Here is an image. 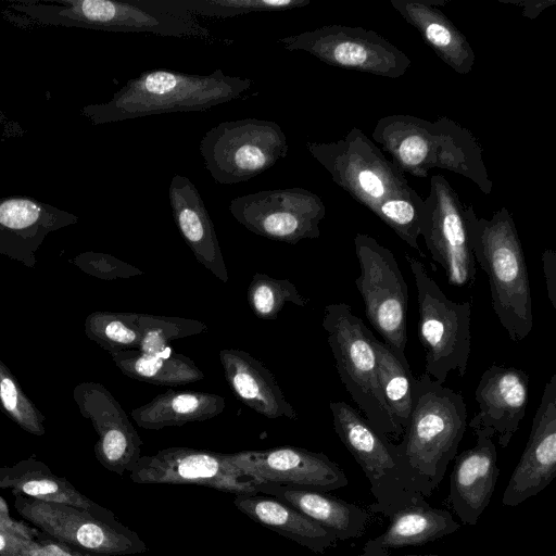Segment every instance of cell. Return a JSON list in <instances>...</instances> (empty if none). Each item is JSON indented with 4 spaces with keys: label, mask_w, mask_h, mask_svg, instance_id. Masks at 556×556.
Listing matches in <instances>:
<instances>
[{
    "label": "cell",
    "mask_w": 556,
    "mask_h": 556,
    "mask_svg": "<svg viewBox=\"0 0 556 556\" xmlns=\"http://www.w3.org/2000/svg\"><path fill=\"white\" fill-rule=\"evenodd\" d=\"M0 410L26 432L37 437L46 433L45 415L23 391L17 378L1 358Z\"/></svg>",
    "instance_id": "obj_37"
},
{
    "label": "cell",
    "mask_w": 556,
    "mask_h": 556,
    "mask_svg": "<svg viewBox=\"0 0 556 556\" xmlns=\"http://www.w3.org/2000/svg\"><path fill=\"white\" fill-rule=\"evenodd\" d=\"M141 341L138 351L159 357H170L175 351L169 342L175 339L203 333L204 323L184 317L140 314Z\"/></svg>",
    "instance_id": "obj_34"
},
{
    "label": "cell",
    "mask_w": 556,
    "mask_h": 556,
    "mask_svg": "<svg viewBox=\"0 0 556 556\" xmlns=\"http://www.w3.org/2000/svg\"><path fill=\"white\" fill-rule=\"evenodd\" d=\"M252 85L250 78L229 76L222 70L198 75L157 68L128 79L111 100L87 104L80 114L92 125H103L156 114L202 112L247 99Z\"/></svg>",
    "instance_id": "obj_2"
},
{
    "label": "cell",
    "mask_w": 556,
    "mask_h": 556,
    "mask_svg": "<svg viewBox=\"0 0 556 556\" xmlns=\"http://www.w3.org/2000/svg\"><path fill=\"white\" fill-rule=\"evenodd\" d=\"M554 556H556V555H554Z\"/></svg>",
    "instance_id": "obj_47"
},
{
    "label": "cell",
    "mask_w": 556,
    "mask_h": 556,
    "mask_svg": "<svg viewBox=\"0 0 556 556\" xmlns=\"http://www.w3.org/2000/svg\"><path fill=\"white\" fill-rule=\"evenodd\" d=\"M476 443L455 456L448 500L464 525L475 526L495 491L500 475L497 451L491 437L473 431Z\"/></svg>",
    "instance_id": "obj_22"
},
{
    "label": "cell",
    "mask_w": 556,
    "mask_h": 556,
    "mask_svg": "<svg viewBox=\"0 0 556 556\" xmlns=\"http://www.w3.org/2000/svg\"><path fill=\"white\" fill-rule=\"evenodd\" d=\"M248 300L254 314L262 319H275L286 303L306 306L308 299L287 279L255 273L248 288Z\"/></svg>",
    "instance_id": "obj_38"
},
{
    "label": "cell",
    "mask_w": 556,
    "mask_h": 556,
    "mask_svg": "<svg viewBox=\"0 0 556 556\" xmlns=\"http://www.w3.org/2000/svg\"><path fill=\"white\" fill-rule=\"evenodd\" d=\"M530 378L526 371L492 364L483 371L475 391L479 407L469 427L497 437L501 447H507L525 417L529 400Z\"/></svg>",
    "instance_id": "obj_20"
},
{
    "label": "cell",
    "mask_w": 556,
    "mask_h": 556,
    "mask_svg": "<svg viewBox=\"0 0 556 556\" xmlns=\"http://www.w3.org/2000/svg\"><path fill=\"white\" fill-rule=\"evenodd\" d=\"M116 367L127 377L155 386L177 387L204 379L203 371L188 356L175 352L159 357L127 350L110 353Z\"/></svg>",
    "instance_id": "obj_31"
},
{
    "label": "cell",
    "mask_w": 556,
    "mask_h": 556,
    "mask_svg": "<svg viewBox=\"0 0 556 556\" xmlns=\"http://www.w3.org/2000/svg\"><path fill=\"white\" fill-rule=\"evenodd\" d=\"M542 263L547 296L553 308H556V252L552 249L544 250L542 253Z\"/></svg>",
    "instance_id": "obj_43"
},
{
    "label": "cell",
    "mask_w": 556,
    "mask_h": 556,
    "mask_svg": "<svg viewBox=\"0 0 556 556\" xmlns=\"http://www.w3.org/2000/svg\"><path fill=\"white\" fill-rule=\"evenodd\" d=\"M378 377L383 399L391 410L394 424L403 435L414 406V381L406 357L400 356L384 342L372 338Z\"/></svg>",
    "instance_id": "obj_32"
},
{
    "label": "cell",
    "mask_w": 556,
    "mask_h": 556,
    "mask_svg": "<svg viewBox=\"0 0 556 556\" xmlns=\"http://www.w3.org/2000/svg\"><path fill=\"white\" fill-rule=\"evenodd\" d=\"M0 529L10 530L17 533H21L30 539L39 538L42 532L38 530L36 527H30L29 525L13 519L10 516L9 507L7 502L0 496Z\"/></svg>",
    "instance_id": "obj_42"
},
{
    "label": "cell",
    "mask_w": 556,
    "mask_h": 556,
    "mask_svg": "<svg viewBox=\"0 0 556 556\" xmlns=\"http://www.w3.org/2000/svg\"><path fill=\"white\" fill-rule=\"evenodd\" d=\"M73 399L98 434L93 448L98 462L119 476L130 472L142 456L143 442L117 400L98 382L78 383Z\"/></svg>",
    "instance_id": "obj_17"
},
{
    "label": "cell",
    "mask_w": 556,
    "mask_h": 556,
    "mask_svg": "<svg viewBox=\"0 0 556 556\" xmlns=\"http://www.w3.org/2000/svg\"><path fill=\"white\" fill-rule=\"evenodd\" d=\"M256 492L270 495L295 508L331 532L338 541L357 539L366 532L368 513L361 506L314 489L258 482Z\"/></svg>",
    "instance_id": "obj_24"
},
{
    "label": "cell",
    "mask_w": 556,
    "mask_h": 556,
    "mask_svg": "<svg viewBox=\"0 0 556 556\" xmlns=\"http://www.w3.org/2000/svg\"><path fill=\"white\" fill-rule=\"evenodd\" d=\"M139 313L96 311L85 319V333L109 354L138 350L141 341Z\"/></svg>",
    "instance_id": "obj_33"
},
{
    "label": "cell",
    "mask_w": 556,
    "mask_h": 556,
    "mask_svg": "<svg viewBox=\"0 0 556 556\" xmlns=\"http://www.w3.org/2000/svg\"><path fill=\"white\" fill-rule=\"evenodd\" d=\"M469 206L442 175L430 179L424 199L420 236L434 262L445 271L451 286L466 287L476 281L477 267L469 237Z\"/></svg>",
    "instance_id": "obj_14"
},
{
    "label": "cell",
    "mask_w": 556,
    "mask_h": 556,
    "mask_svg": "<svg viewBox=\"0 0 556 556\" xmlns=\"http://www.w3.org/2000/svg\"><path fill=\"white\" fill-rule=\"evenodd\" d=\"M354 247L361 268L355 285L365 315L384 343L406 357L408 288L394 254L366 233L355 236Z\"/></svg>",
    "instance_id": "obj_11"
},
{
    "label": "cell",
    "mask_w": 556,
    "mask_h": 556,
    "mask_svg": "<svg viewBox=\"0 0 556 556\" xmlns=\"http://www.w3.org/2000/svg\"><path fill=\"white\" fill-rule=\"evenodd\" d=\"M235 506L263 527L315 552L333 547L337 538L288 504L263 493L236 494Z\"/></svg>",
    "instance_id": "obj_29"
},
{
    "label": "cell",
    "mask_w": 556,
    "mask_h": 556,
    "mask_svg": "<svg viewBox=\"0 0 556 556\" xmlns=\"http://www.w3.org/2000/svg\"><path fill=\"white\" fill-rule=\"evenodd\" d=\"M417 289L418 338L425 374L444 383L451 371L464 377L471 352L470 301L454 302L428 275L421 262L405 254Z\"/></svg>",
    "instance_id": "obj_7"
},
{
    "label": "cell",
    "mask_w": 556,
    "mask_h": 556,
    "mask_svg": "<svg viewBox=\"0 0 556 556\" xmlns=\"http://www.w3.org/2000/svg\"><path fill=\"white\" fill-rule=\"evenodd\" d=\"M180 10L211 18H229L252 12H280L303 8L309 0H162Z\"/></svg>",
    "instance_id": "obj_36"
},
{
    "label": "cell",
    "mask_w": 556,
    "mask_h": 556,
    "mask_svg": "<svg viewBox=\"0 0 556 556\" xmlns=\"http://www.w3.org/2000/svg\"><path fill=\"white\" fill-rule=\"evenodd\" d=\"M199 150L215 182L235 185L273 167L289 146L276 122L249 117L217 124L204 134Z\"/></svg>",
    "instance_id": "obj_9"
},
{
    "label": "cell",
    "mask_w": 556,
    "mask_h": 556,
    "mask_svg": "<svg viewBox=\"0 0 556 556\" xmlns=\"http://www.w3.org/2000/svg\"><path fill=\"white\" fill-rule=\"evenodd\" d=\"M78 216L27 195L0 198V254L29 268L46 237L78 223Z\"/></svg>",
    "instance_id": "obj_21"
},
{
    "label": "cell",
    "mask_w": 556,
    "mask_h": 556,
    "mask_svg": "<svg viewBox=\"0 0 556 556\" xmlns=\"http://www.w3.org/2000/svg\"><path fill=\"white\" fill-rule=\"evenodd\" d=\"M556 476V375L546 382L526 447L503 492L517 506L546 489Z\"/></svg>",
    "instance_id": "obj_19"
},
{
    "label": "cell",
    "mask_w": 556,
    "mask_h": 556,
    "mask_svg": "<svg viewBox=\"0 0 556 556\" xmlns=\"http://www.w3.org/2000/svg\"><path fill=\"white\" fill-rule=\"evenodd\" d=\"M448 0H391L433 52L458 74H468L476 55L465 35L440 9Z\"/></svg>",
    "instance_id": "obj_27"
},
{
    "label": "cell",
    "mask_w": 556,
    "mask_h": 556,
    "mask_svg": "<svg viewBox=\"0 0 556 556\" xmlns=\"http://www.w3.org/2000/svg\"><path fill=\"white\" fill-rule=\"evenodd\" d=\"M329 407L334 432L369 481L375 497L370 511L390 517L418 494L397 444L350 404L330 402Z\"/></svg>",
    "instance_id": "obj_8"
},
{
    "label": "cell",
    "mask_w": 556,
    "mask_h": 556,
    "mask_svg": "<svg viewBox=\"0 0 556 556\" xmlns=\"http://www.w3.org/2000/svg\"><path fill=\"white\" fill-rule=\"evenodd\" d=\"M277 42L287 51H305L331 66L388 78H400L412 63L383 36L362 26L325 25Z\"/></svg>",
    "instance_id": "obj_13"
},
{
    "label": "cell",
    "mask_w": 556,
    "mask_h": 556,
    "mask_svg": "<svg viewBox=\"0 0 556 556\" xmlns=\"http://www.w3.org/2000/svg\"><path fill=\"white\" fill-rule=\"evenodd\" d=\"M71 262L85 274L103 280L125 279L143 274L139 268L101 252H83Z\"/></svg>",
    "instance_id": "obj_39"
},
{
    "label": "cell",
    "mask_w": 556,
    "mask_h": 556,
    "mask_svg": "<svg viewBox=\"0 0 556 556\" xmlns=\"http://www.w3.org/2000/svg\"><path fill=\"white\" fill-rule=\"evenodd\" d=\"M35 540L14 531L0 529V556H17Z\"/></svg>",
    "instance_id": "obj_41"
},
{
    "label": "cell",
    "mask_w": 556,
    "mask_h": 556,
    "mask_svg": "<svg viewBox=\"0 0 556 556\" xmlns=\"http://www.w3.org/2000/svg\"><path fill=\"white\" fill-rule=\"evenodd\" d=\"M225 406V399L218 394L167 390L134 408L130 416L146 430H161L165 427L208 420L222 414Z\"/></svg>",
    "instance_id": "obj_30"
},
{
    "label": "cell",
    "mask_w": 556,
    "mask_h": 556,
    "mask_svg": "<svg viewBox=\"0 0 556 556\" xmlns=\"http://www.w3.org/2000/svg\"><path fill=\"white\" fill-rule=\"evenodd\" d=\"M358 556H393V555H390L389 553L388 554H381V555H369V554L362 553ZM396 556H438V555H434V554H424V555H396Z\"/></svg>",
    "instance_id": "obj_46"
},
{
    "label": "cell",
    "mask_w": 556,
    "mask_h": 556,
    "mask_svg": "<svg viewBox=\"0 0 556 556\" xmlns=\"http://www.w3.org/2000/svg\"><path fill=\"white\" fill-rule=\"evenodd\" d=\"M129 477L139 484H194L233 495L256 492L258 483L232 463L231 453L181 446L141 456Z\"/></svg>",
    "instance_id": "obj_16"
},
{
    "label": "cell",
    "mask_w": 556,
    "mask_h": 556,
    "mask_svg": "<svg viewBox=\"0 0 556 556\" xmlns=\"http://www.w3.org/2000/svg\"><path fill=\"white\" fill-rule=\"evenodd\" d=\"M469 237L476 264L486 274L491 303L510 340L520 342L533 327L526 258L515 222L503 206L491 219L469 207Z\"/></svg>",
    "instance_id": "obj_5"
},
{
    "label": "cell",
    "mask_w": 556,
    "mask_h": 556,
    "mask_svg": "<svg viewBox=\"0 0 556 556\" xmlns=\"http://www.w3.org/2000/svg\"><path fill=\"white\" fill-rule=\"evenodd\" d=\"M372 139L403 174L425 178L431 168H442L469 179L484 194L492 192L478 139L448 117L430 122L407 114L388 115L377 122Z\"/></svg>",
    "instance_id": "obj_3"
},
{
    "label": "cell",
    "mask_w": 556,
    "mask_h": 556,
    "mask_svg": "<svg viewBox=\"0 0 556 556\" xmlns=\"http://www.w3.org/2000/svg\"><path fill=\"white\" fill-rule=\"evenodd\" d=\"M2 15L24 28L78 27L198 39L210 45L232 42L214 35L192 13L162 0H15Z\"/></svg>",
    "instance_id": "obj_1"
},
{
    "label": "cell",
    "mask_w": 556,
    "mask_h": 556,
    "mask_svg": "<svg viewBox=\"0 0 556 556\" xmlns=\"http://www.w3.org/2000/svg\"><path fill=\"white\" fill-rule=\"evenodd\" d=\"M0 489L11 490L13 495L71 505L105 520L118 521L113 511L91 501L64 477L55 475L43 462L35 457H28L9 467H0Z\"/></svg>",
    "instance_id": "obj_28"
},
{
    "label": "cell",
    "mask_w": 556,
    "mask_h": 556,
    "mask_svg": "<svg viewBox=\"0 0 556 556\" xmlns=\"http://www.w3.org/2000/svg\"><path fill=\"white\" fill-rule=\"evenodd\" d=\"M305 147L333 182L369 211L412 188L399 167L358 128L337 141H307Z\"/></svg>",
    "instance_id": "obj_10"
},
{
    "label": "cell",
    "mask_w": 556,
    "mask_h": 556,
    "mask_svg": "<svg viewBox=\"0 0 556 556\" xmlns=\"http://www.w3.org/2000/svg\"><path fill=\"white\" fill-rule=\"evenodd\" d=\"M14 508L48 536L93 556H125L148 549L144 541L121 521L88 510L14 495Z\"/></svg>",
    "instance_id": "obj_12"
},
{
    "label": "cell",
    "mask_w": 556,
    "mask_h": 556,
    "mask_svg": "<svg viewBox=\"0 0 556 556\" xmlns=\"http://www.w3.org/2000/svg\"><path fill=\"white\" fill-rule=\"evenodd\" d=\"M232 463L258 482L282 483L330 492L349 479L341 467L320 452L296 446L231 453Z\"/></svg>",
    "instance_id": "obj_18"
},
{
    "label": "cell",
    "mask_w": 556,
    "mask_h": 556,
    "mask_svg": "<svg viewBox=\"0 0 556 556\" xmlns=\"http://www.w3.org/2000/svg\"><path fill=\"white\" fill-rule=\"evenodd\" d=\"M17 556H93L59 542L42 532L28 548Z\"/></svg>",
    "instance_id": "obj_40"
},
{
    "label": "cell",
    "mask_w": 556,
    "mask_h": 556,
    "mask_svg": "<svg viewBox=\"0 0 556 556\" xmlns=\"http://www.w3.org/2000/svg\"><path fill=\"white\" fill-rule=\"evenodd\" d=\"M219 361L225 379L244 405L270 419L298 418L276 377L261 361L232 348L220 350Z\"/></svg>",
    "instance_id": "obj_25"
},
{
    "label": "cell",
    "mask_w": 556,
    "mask_h": 556,
    "mask_svg": "<svg viewBox=\"0 0 556 556\" xmlns=\"http://www.w3.org/2000/svg\"><path fill=\"white\" fill-rule=\"evenodd\" d=\"M389 518L386 531L368 540L363 546V553L381 555L388 554L390 549L420 546L460 528L448 510L432 507L419 493Z\"/></svg>",
    "instance_id": "obj_26"
},
{
    "label": "cell",
    "mask_w": 556,
    "mask_h": 556,
    "mask_svg": "<svg viewBox=\"0 0 556 556\" xmlns=\"http://www.w3.org/2000/svg\"><path fill=\"white\" fill-rule=\"evenodd\" d=\"M0 126H3L5 130L8 131L9 136L11 135H17L22 129L20 126L15 123H12L9 121L4 112L0 109Z\"/></svg>",
    "instance_id": "obj_45"
},
{
    "label": "cell",
    "mask_w": 556,
    "mask_h": 556,
    "mask_svg": "<svg viewBox=\"0 0 556 556\" xmlns=\"http://www.w3.org/2000/svg\"><path fill=\"white\" fill-rule=\"evenodd\" d=\"M229 212L248 230L270 240L296 244L320 236L326 206L304 188L262 190L235 198Z\"/></svg>",
    "instance_id": "obj_15"
},
{
    "label": "cell",
    "mask_w": 556,
    "mask_h": 556,
    "mask_svg": "<svg viewBox=\"0 0 556 556\" xmlns=\"http://www.w3.org/2000/svg\"><path fill=\"white\" fill-rule=\"evenodd\" d=\"M467 426L462 394L424 374L414 381V406L397 444L416 492L428 497L455 458Z\"/></svg>",
    "instance_id": "obj_4"
},
{
    "label": "cell",
    "mask_w": 556,
    "mask_h": 556,
    "mask_svg": "<svg viewBox=\"0 0 556 556\" xmlns=\"http://www.w3.org/2000/svg\"><path fill=\"white\" fill-rule=\"evenodd\" d=\"M502 3L515 4L522 9V16L536 18L544 10L556 4V0H498Z\"/></svg>",
    "instance_id": "obj_44"
},
{
    "label": "cell",
    "mask_w": 556,
    "mask_h": 556,
    "mask_svg": "<svg viewBox=\"0 0 556 556\" xmlns=\"http://www.w3.org/2000/svg\"><path fill=\"white\" fill-rule=\"evenodd\" d=\"M321 325L339 377L362 415L381 433L400 437L382 395L371 331L346 303L326 305Z\"/></svg>",
    "instance_id": "obj_6"
},
{
    "label": "cell",
    "mask_w": 556,
    "mask_h": 556,
    "mask_svg": "<svg viewBox=\"0 0 556 556\" xmlns=\"http://www.w3.org/2000/svg\"><path fill=\"white\" fill-rule=\"evenodd\" d=\"M168 201L174 222L197 261L219 280L228 282L214 223L194 184L186 176L174 175L168 187Z\"/></svg>",
    "instance_id": "obj_23"
},
{
    "label": "cell",
    "mask_w": 556,
    "mask_h": 556,
    "mask_svg": "<svg viewBox=\"0 0 556 556\" xmlns=\"http://www.w3.org/2000/svg\"><path fill=\"white\" fill-rule=\"evenodd\" d=\"M422 207L424 199L410 188L401 194L384 199L371 212L406 244L424 256L418 244Z\"/></svg>",
    "instance_id": "obj_35"
}]
</instances>
